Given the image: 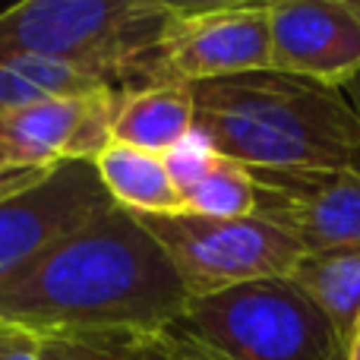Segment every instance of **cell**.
I'll return each mask as SVG.
<instances>
[{
	"label": "cell",
	"mask_w": 360,
	"mask_h": 360,
	"mask_svg": "<svg viewBox=\"0 0 360 360\" xmlns=\"http://www.w3.org/2000/svg\"><path fill=\"white\" fill-rule=\"evenodd\" d=\"M272 70L342 89L360 73V13L351 0L269 4Z\"/></svg>",
	"instance_id": "9c48e42d"
},
{
	"label": "cell",
	"mask_w": 360,
	"mask_h": 360,
	"mask_svg": "<svg viewBox=\"0 0 360 360\" xmlns=\"http://www.w3.org/2000/svg\"><path fill=\"white\" fill-rule=\"evenodd\" d=\"M193 133V92L184 82L133 89L124 95L114 117L111 143L165 155Z\"/></svg>",
	"instance_id": "30bf717a"
},
{
	"label": "cell",
	"mask_w": 360,
	"mask_h": 360,
	"mask_svg": "<svg viewBox=\"0 0 360 360\" xmlns=\"http://www.w3.org/2000/svg\"><path fill=\"white\" fill-rule=\"evenodd\" d=\"M101 89L133 92L111 73L79 67V63L48 60V57H0V111L29 105L38 98L101 92Z\"/></svg>",
	"instance_id": "7c38bea8"
},
{
	"label": "cell",
	"mask_w": 360,
	"mask_h": 360,
	"mask_svg": "<svg viewBox=\"0 0 360 360\" xmlns=\"http://www.w3.org/2000/svg\"><path fill=\"white\" fill-rule=\"evenodd\" d=\"M351 4H354V10H357V13H360V0H351Z\"/></svg>",
	"instance_id": "7402d4cb"
},
{
	"label": "cell",
	"mask_w": 360,
	"mask_h": 360,
	"mask_svg": "<svg viewBox=\"0 0 360 360\" xmlns=\"http://www.w3.org/2000/svg\"><path fill=\"white\" fill-rule=\"evenodd\" d=\"M190 92L193 130L243 168H360V120L342 89L256 70L196 82Z\"/></svg>",
	"instance_id": "7a4b0ae2"
},
{
	"label": "cell",
	"mask_w": 360,
	"mask_h": 360,
	"mask_svg": "<svg viewBox=\"0 0 360 360\" xmlns=\"http://www.w3.org/2000/svg\"><path fill=\"white\" fill-rule=\"evenodd\" d=\"M253 177V215L285 231L304 253L360 250V168L259 171Z\"/></svg>",
	"instance_id": "8992f818"
},
{
	"label": "cell",
	"mask_w": 360,
	"mask_h": 360,
	"mask_svg": "<svg viewBox=\"0 0 360 360\" xmlns=\"http://www.w3.org/2000/svg\"><path fill=\"white\" fill-rule=\"evenodd\" d=\"M342 95L348 98V105H351V111L357 114V120H360V73L354 76V79H348L342 86Z\"/></svg>",
	"instance_id": "ffe728a7"
},
{
	"label": "cell",
	"mask_w": 360,
	"mask_h": 360,
	"mask_svg": "<svg viewBox=\"0 0 360 360\" xmlns=\"http://www.w3.org/2000/svg\"><path fill=\"white\" fill-rule=\"evenodd\" d=\"M190 297L152 234L124 209L67 234L0 285V323L32 335H152Z\"/></svg>",
	"instance_id": "6da1fadb"
},
{
	"label": "cell",
	"mask_w": 360,
	"mask_h": 360,
	"mask_svg": "<svg viewBox=\"0 0 360 360\" xmlns=\"http://www.w3.org/2000/svg\"><path fill=\"white\" fill-rule=\"evenodd\" d=\"M0 360H41L38 335L19 329V326L0 323Z\"/></svg>",
	"instance_id": "ac0fdd59"
},
{
	"label": "cell",
	"mask_w": 360,
	"mask_h": 360,
	"mask_svg": "<svg viewBox=\"0 0 360 360\" xmlns=\"http://www.w3.org/2000/svg\"><path fill=\"white\" fill-rule=\"evenodd\" d=\"M269 4H174L158 60L165 82L224 79L272 70Z\"/></svg>",
	"instance_id": "5b68a950"
},
{
	"label": "cell",
	"mask_w": 360,
	"mask_h": 360,
	"mask_svg": "<svg viewBox=\"0 0 360 360\" xmlns=\"http://www.w3.org/2000/svg\"><path fill=\"white\" fill-rule=\"evenodd\" d=\"M95 171H98L101 186L114 205L130 215H168V212H184V199L174 180L168 174V165L155 152L133 149L124 143H108L95 155Z\"/></svg>",
	"instance_id": "8fae6325"
},
{
	"label": "cell",
	"mask_w": 360,
	"mask_h": 360,
	"mask_svg": "<svg viewBox=\"0 0 360 360\" xmlns=\"http://www.w3.org/2000/svg\"><path fill=\"white\" fill-rule=\"evenodd\" d=\"M174 266L186 297H212L266 278H288L304 250L259 215L209 218L193 212L133 215Z\"/></svg>",
	"instance_id": "277c9868"
},
{
	"label": "cell",
	"mask_w": 360,
	"mask_h": 360,
	"mask_svg": "<svg viewBox=\"0 0 360 360\" xmlns=\"http://www.w3.org/2000/svg\"><path fill=\"white\" fill-rule=\"evenodd\" d=\"M165 165H168V174L174 180V186L180 193L190 184H196L205 171L212 168V162L218 158V152L212 149V143L202 136V133L193 130L190 136H184L171 152H165Z\"/></svg>",
	"instance_id": "e0dca14e"
},
{
	"label": "cell",
	"mask_w": 360,
	"mask_h": 360,
	"mask_svg": "<svg viewBox=\"0 0 360 360\" xmlns=\"http://www.w3.org/2000/svg\"><path fill=\"white\" fill-rule=\"evenodd\" d=\"M127 92L101 89L54 95L0 111V155L16 168H57L63 162H95L111 143L114 117Z\"/></svg>",
	"instance_id": "ba28073f"
},
{
	"label": "cell",
	"mask_w": 360,
	"mask_h": 360,
	"mask_svg": "<svg viewBox=\"0 0 360 360\" xmlns=\"http://www.w3.org/2000/svg\"><path fill=\"white\" fill-rule=\"evenodd\" d=\"M345 360H360V316L348 335V345H345Z\"/></svg>",
	"instance_id": "44dd1931"
},
{
	"label": "cell",
	"mask_w": 360,
	"mask_h": 360,
	"mask_svg": "<svg viewBox=\"0 0 360 360\" xmlns=\"http://www.w3.org/2000/svg\"><path fill=\"white\" fill-rule=\"evenodd\" d=\"M111 209L117 205L92 162H63L38 184L0 199V285Z\"/></svg>",
	"instance_id": "52a82bcc"
},
{
	"label": "cell",
	"mask_w": 360,
	"mask_h": 360,
	"mask_svg": "<svg viewBox=\"0 0 360 360\" xmlns=\"http://www.w3.org/2000/svg\"><path fill=\"white\" fill-rule=\"evenodd\" d=\"M184 212L209 218H243L253 215V177L250 168L218 155L212 168L184 193Z\"/></svg>",
	"instance_id": "5bb4252c"
},
{
	"label": "cell",
	"mask_w": 360,
	"mask_h": 360,
	"mask_svg": "<svg viewBox=\"0 0 360 360\" xmlns=\"http://www.w3.org/2000/svg\"><path fill=\"white\" fill-rule=\"evenodd\" d=\"M51 168H16V165H10L4 155H0V199L13 196V193L25 190V186L38 184L41 177H48Z\"/></svg>",
	"instance_id": "d6986e66"
},
{
	"label": "cell",
	"mask_w": 360,
	"mask_h": 360,
	"mask_svg": "<svg viewBox=\"0 0 360 360\" xmlns=\"http://www.w3.org/2000/svg\"><path fill=\"white\" fill-rule=\"evenodd\" d=\"M41 360H127L114 335H38Z\"/></svg>",
	"instance_id": "2e32d148"
},
{
	"label": "cell",
	"mask_w": 360,
	"mask_h": 360,
	"mask_svg": "<svg viewBox=\"0 0 360 360\" xmlns=\"http://www.w3.org/2000/svg\"><path fill=\"white\" fill-rule=\"evenodd\" d=\"M184 326L228 360H345V338L291 278L190 300Z\"/></svg>",
	"instance_id": "3957f363"
},
{
	"label": "cell",
	"mask_w": 360,
	"mask_h": 360,
	"mask_svg": "<svg viewBox=\"0 0 360 360\" xmlns=\"http://www.w3.org/2000/svg\"><path fill=\"white\" fill-rule=\"evenodd\" d=\"M127 360H228L215 348L193 338L184 326H171L152 335H114Z\"/></svg>",
	"instance_id": "9a60e30c"
},
{
	"label": "cell",
	"mask_w": 360,
	"mask_h": 360,
	"mask_svg": "<svg viewBox=\"0 0 360 360\" xmlns=\"http://www.w3.org/2000/svg\"><path fill=\"white\" fill-rule=\"evenodd\" d=\"M288 278L329 316L345 345L360 316V250L354 253H304Z\"/></svg>",
	"instance_id": "4fadbf2b"
}]
</instances>
